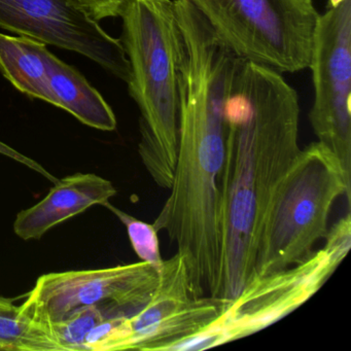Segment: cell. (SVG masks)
Returning <instances> with one entry per match:
<instances>
[{
  "mask_svg": "<svg viewBox=\"0 0 351 351\" xmlns=\"http://www.w3.org/2000/svg\"><path fill=\"white\" fill-rule=\"evenodd\" d=\"M180 30L178 160L169 197L153 225L178 246L193 297L221 298L225 102L239 58L205 21L186 22Z\"/></svg>",
  "mask_w": 351,
  "mask_h": 351,
  "instance_id": "cell-1",
  "label": "cell"
},
{
  "mask_svg": "<svg viewBox=\"0 0 351 351\" xmlns=\"http://www.w3.org/2000/svg\"><path fill=\"white\" fill-rule=\"evenodd\" d=\"M299 120L297 92L281 73L239 59L225 102L223 299L254 277L271 201L301 152Z\"/></svg>",
  "mask_w": 351,
  "mask_h": 351,
  "instance_id": "cell-2",
  "label": "cell"
},
{
  "mask_svg": "<svg viewBox=\"0 0 351 351\" xmlns=\"http://www.w3.org/2000/svg\"><path fill=\"white\" fill-rule=\"evenodd\" d=\"M130 63L129 94L141 112L138 153L154 182L169 190L178 147L182 36L173 0H127L120 16Z\"/></svg>",
  "mask_w": 351,
  "mask_h": 351,
  "instance_id": "cell-3",
  "label": "cell"
},
{
  "mask_svg": "<svg viewBox=\"0 0 351 351\" xmlns=\"http://www.w3.org/2000/svg\"><path fill=\"white\" fill-rule=\"evenodd\" d=\"M343 195L350 202V178L334 154L319 141L301 149L271 201L254 277L289 268L311 252L326 237L330 211Z\"/></svg>",
  "mask_w": 351,
  "mask_h": 351,
  "instance_id": "cell-4",
  "label": "cell"
},
{
  "mask_svg": "<svg viewBox=\"0 0 351 351\" xmlns=\"http://www.w3.org/2000/svg\"><path fill=\"white\" fill-rule=\"evenodd\" d=\"M326 244L289 268L254 276L213 322L162 351H199L246 338L276 324L311 299L334 274L351 247L347 213L326 233Z\"/></svg>",
  "mask_w": 351,
  "mask_h": 351,
  "instance_id": "cell-5",
  "label": "cell"
},
{
  "mask_svg": "<svg viewBox=\"0 0 351 351\" xmlns=\"http://www.w3.org/2000/svg\"><path fill=\"white\" fill-rule=\"evenodd\" d=\"M242 60L277 73L309 67L318 12L312 0H188Z\"/></svg>",
  "mask_w": 351,
  "mask_h": 351,
  "instance_id": "cell-6",
  "label": "cell"
},
{
  "mask_svg": "<svg viewBox=\"0 0 351 351\" xmlns=\"http://www.w3.org/2000/svg\"><path fill=\"white\" fill-rule=\"evenodd\" d=\"M225 304L223 298L193 297L186 264L176 252L164 261L149 301L132 313L117 316L91 351H162L202 330L219 315Z\"/></svg>",
  "mask_w": 351,
  "mask_h": 351,
  "instance_id": "cell-7",
  "label": "cell"
},
{
  "mask_svg": "<svg viewBox=\"0 0 351 351\" xmlns=\"http://www.w3.org/2000/svg\"><path fill=\"white\" fill-rule=\"evenodd\" d=\"M308 69L314 87L310 124L350 178L351 0L318 16Z\"/></svg>",
  "mask_w": 351,
  "mask_h": 351,
  "instance_id": "cell-8",
  "label": "cell"
},
{
  "mask_svg": "<svg viewBox=\"0 0 351 351\" xmlns=\"http://www.w3.org/2000/svg\"><path fill=\"white\" fill-rule=\"evenodd\" d=\"M159 272L147 263L42 275L18 315L43 328L79 308L101 305L136 311L157 289Z\"/></svg>",
  "mask_w": 351,
  "mask_h": 351,
  "instance_id": "cell-9",
  "label": "cell"
},
{
  "mask_svg": "<svg viewBox=\"0 0 351 351\" xmlns=\"http://www.w3.org/2000/svg\"><path fill=\"white\" fill-rule=\"evenodd\" d=\"M0 27L79 53L128 83L130 63L112 38L77 0H0Z\"/></svg>",
  "mask_w": 351,
  "mask_h": 351,
  "instance_id": "cell-10",
  "label": "cell"
},
{
  "mask_svg": "<svg viewBox=\"0 0 351 351\" xmlns=\"http://www.w3.org/2000/svg\"><path fill=\"white\" fill-rule=\"evenodd\" d=\"M116 194L114 184L96 174L66 176L54 184L42 201L18 213L14 232L23 240L40 239L59 223L90 207L104 206Z\"/></svg>",
  "mask_w": 351,
  "mask_h": 351,
  "instance_id": "cell-11",
  "label": "cell"
},
{
  "mask_svg": "<svg viewBox=\"0 0 351 351\" xmlns=\"http://www.w3.org/2000/svg\"><path fill=\"white\" fill-rule=\"evenodd\" d=\"M48 81L53 106L66 110L92 128L116 130V114L101 94L77 69L54 54L49 59Z\"/></svg>",
  "mask_w": 351,
  "mask_h": 351,
  "instance_id": "cell-12",
  "label": "cell"
},
{
  "mask_svg": "<svg viewBox=\"0 0 351 351\" xmlns=\"http://www.w3.org/2000/svg\"><path fill=\"white\" fill-rule=\"evenodd\" d=\"M47 45L28 36L0 34V71L21 93L53 104Z\"/></svg>",
  "mask_w": 351,
  "mask_h": 351,
  "instance_id": "cell-13",
  "label": "cell"
},
{
  "mask_svg": "<svg viewBox=\"0 0 351 351\" xmlns=\"http://www.w3.org/2000/svg\"><path fill=\"white\" fill-rule=\"evenodd\" d=\"M108 308L101 305L79 308L63 319L45 326L59 351H86L85 341L88 335L100 322L112 317Z\"/></svg>",
  "mask_w": 351,
  "mask_h": 351,
  "instance_id": "cell-14",
  "label": "cell"
},
{
  "mask_svg": "<svg viewBox=\"0 0 351 351\" xmlns=\"http://www.w3.org/2000/svg\"><path fill=\"white\" fill-rule=\"evenodd\" d=\"M15 310H0V350L59 351L50 335L38 324L18 315Z\"/></svg>",
  "mask_w": 351,
  "mask_h": 351,
  "instance_id": "cell-15",
  "label": "cell"
},
{
  "mask_svg": "<svg viewBox=\"0 0 351 351\" xmlns=\"http://www.w3.org/2000/svg\"><path fill=\"white\" fill-rule=\"evenodd\" d=\"M104 207L110 209L124 223L131 245L138 258L160 272L163 266L164 260L160 252L159 238H158L159 232L156 230L154 225L133 217L125 211L117 208L110 202L106 203Z\"/></svg>",
  "mask_w": 351,
  "mask_h": 351,
  "instance_id": "cell-16",
  "label": "cell"
},
{
  "mask_svg": "<svg viewBox=\"0 0 351 351\" xmlns=\"http://www.w3.org/2000/svg\"><path fill=\"white\" fill-rule=\"evenodd\" d=\"M94 18L100 20L120 17L127 0H77Z\"/></svg>",
  "mask_w": 351,
  "mask_h": 351,
  "instance_id": "cell-17",
  "label": "cell"
},
{
  "mask_svg": "<svg viewBox=\"0 0 351 351\" xmlns=\"http://www.w3.org/2000/svg\"><path fill=\"white\" fill-rule=\"evenodd\" d=\"M0 154L1 155L5 156V157L11 158V159L15 160L18 163L23 164V165L27 166L30 169L34 170V171L40 173V176L46 178L47 180H50L53 184H56L58 182L59 178H57L56 176L51 174L48 170L45 169L40 164H38V162L34 161V160L30 159V158L26 157L23 154L19 153V152L14 149L13 147H10V145H5L3 141H0Z\"/></svg>",
  "mask_w": 351,
  "mask_h": 351,
  "instance_id": "cell-18",
  "label": "cell"
},
{
  "mask_svg": "<svg viewBox=\"0 0 351 351\" xmlns=\"http://www.w3.org/2000/svg\"><path fill=\"white\" fill-rule=\"evenodd\" d=\"M16 308H17V306L14 305L13 302H12L11 300L0 295V310L10 311V310H15Z\"/></svg>",
  "mask_w": 351,
  "mask_h": 351,
  "instance_id": "cell-19",
  "label": "cell"
},
{
  "mask_svg": "<svg viewBox=\"0 0 351 351\" xmlns=\"http://www.w3.org/2000/svg\"><path fill=\"white\" fill-rule=\"evenodd\" d=\"M346 0H328V8H337Z\"/></svg>",
  "mask_w": 351,
  "mask_h": 351,
  "instance_id": "cell-20",
  "label": "cell"
}]
</instances>
